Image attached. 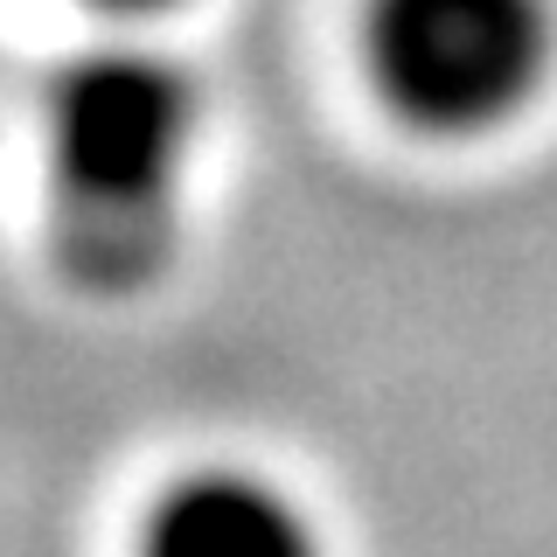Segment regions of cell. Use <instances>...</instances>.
<instances>
[{
  "instance_id": "cell-2",
  "label": "cell",
  "mask_w": 557,
  "mask_h": 557,
  "mask_svg": "<svg viewBox=\"0 0 557 557\" xmlns=\"http://www.w3.org/2000/svg\"><path fill=\"white\" fill-rule=\"evenodd\" d=\"M362 49L397 119L474 139L550 84L557 0H370Z\"/></svg>"
},
{
  "instance_id": "cell-4",
  "label": "cell",
  "mask_w": 557,
  "mask_h": 557,
  "mask_svg": "<svg viewBox=\"0 0 557 557\" xmlns=\"http://www.w3.org/2000/svg\"><path fill=\"white\" fill-rule=\"evenodd\" d=\"M91 8H104V14H161L174 0H91Z\"/></svg>"
},
{
  "instance_id": "cell-1",
  "label": "cell",
  "mask_w": 557,
  "mask_h": 557,
  "mask_svg": "<svg viewBox=\"0 0 557 557\" xmlns=\"http://www.w3.org/2000/svg\"><path fill=\"white\" fill-rule=\"evenodd\" d=\"M202 104L174 57L112 42L49 84V182L63 265L98 293L147 286L174 251Z\"/></svg>"
},
{
  "instance_id": "cell-3",
  "label": "cell",
  "mask_w": 557,
  "mask_h": 557,
  "mask_svg": "<svg viewBox=\"0 0 557 557\" xmlns=\"http://www.w3.org/2000/svg\"><path fill=\"white\" fill-rule=\"evenodd\" d=\"M139 557H321V536L286 487L216 467L153 502Z\"/></svg>"
}]
</instances>
